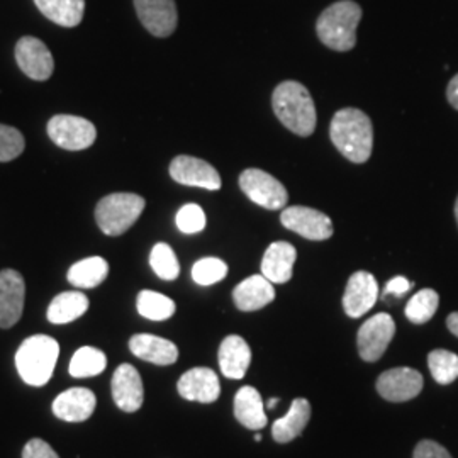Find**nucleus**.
<instances>
[{
	"label": "nucleus",
	"instance_id": "nucleus-1",
	"mask_svg": "<svg viewBox=\"0 0 458 458\" xmlns=\"http://www.w3.org/2000/svg\"><path fill=\"white\" fill-rule=\"evenodd\" d=\"M329 136L336 149L353 164H365L372 155V121L360 109L346 107L333 115Z\"/></svg>",
	"mask_w": 458,
	"mask_h": 458
},
{
	"label": "nucleus",
	"instance_id": "nucleus-2",
	"mask_svg": "<svg viewBox=\"0 0 458 458\" xmlns=\"http://www.w3.org/2000/svg\"><path fill=\"white\" fill-rule=\"evenodd\" d=\"M272 107L278 121L297 136H311L316 130V106L302 83L287 81L277 85L272 96Z\"/></svg>",
	"mask_w": 458,
	"mask_h": 458
},
{
	"label": "nucleus",
	"instance_id": "nucleus-3",
	"mask_svg": "<svg viewBox=\"0 0 458 458\" xmlns=\"http://www.w3.org/2000/svg\"><path fill=\"white\" fill-rule=\"evenodd\" d=\"M360 19V5L352 0H342L323 11L316 22V33L327 48L350 51L357 45V28Z\"/></svg>",
	"mask_w": 458,
	"mask_h": 458
},
{
	"label": "nucleus",
	"instance_id": "nucleus-4",
	"mask_svg": "<svg viewBox=\"0 0 458 458\" xmlns=\"http://www.w3.org/2000/svg\"><path fill=\"white\" fill-rule=\"evenodd\" d=\"M58 355L60 344L56 340L47 335H34L24 340L17 350V372L28 386L43 387L53 376Z\"/></svg>",
	"mask_w": 458,
	"mask_h": 458
},
{
	"label": "nucleus",
	"instance_id": "nucleus-5",
	"mask_svg": "<svg viewBox=\"0 0 458 458\" xmlns=\"http://www.w3.org/2000/svg\"><path fill=\"white\" fill-rule=\"evenodd\" d=\"M145 206V199L138 194L119 192L106 196L96 208L98 228L107 236H121L140 219Z\"/></svg>",
	"mask_w": 458,
	"mask_h": 458
},
{
	"label": "nucleus",
	"instance_id": "nucleus-6",
	"mask_svg": "<svg viewBox=\"0 0 458 458\" xmlns=\"http://www.w3.org/2000/svg\"><path fill=\"white\" fill-rule=\"evenodd\" d=\"M48 136L56 147L68 151L87 149L96 143V126L81 115H53L48 123Z\"/></svg>",
	"mask_w": 458,
	"mask_h": 458
},
{
	"label": "nucleus",
	"instance_id": "nucleus-7",
	"mask_svg": "<svg viewBox=\"0 0 458 458\" xmlns=\"http://www.w3.org/2000/svg\"><path fill=\"white\" fill-rule=\"evenodd\" d=\"M240 187L250 200L268 211H278L287 206V189L270 174L260 168H246L240 175Z\"/></svg>",
	"mask_w": 458,
	"mask_h": 458
},
{
	"label": "nucleus",
	"instance_id": "nucleus-8",
	"mask_svg": "<svg viewBox=\"0 0 458 458\" xmlns=\"http://www.w3.org/2000/svg\"><path fill=\"white\" fill-rule=\"evenodd\" d=\"M394 335L395 323L393 316L387 312H380L365 321L357 336L361 360L377 361L382 359L387 346L393 342Z\"/></svg>",
	"mask_w": 458,
	"mask_h": 458
},
{
	"label": "nucleus",
	"instance_id": "nucleus-9",
	"mask_svg": "<svg viewBox=\"0 0 458 458\" xmlns=\"http://www.w3.org/2000/svg\"><path fill=\"white\" fill-rule=\"evenodd\" d=\"M280 221L285 228L294 231L306 240L323 242L333 236V223L329 216L318 209L293 206L282 211Z\"/></svg>",
	"mask_w": 458,
	"mask_h": 458
},
{
	"label": "nucleus",
	"instance_id": "nucleus-10",
	"mask_svg": "<svg viewBox=\"0 0 458 458\" xmlns=\"http://www.w3.org/2000/svg\"><path fill=\"white\" fill-rule=\"evenodd\" d=\"M423 376L410 367L391 369L377 378V393L391 403H404L414 399L423 391Z\"/></svg>",
	"mask_w": 458,
	"mask_h": 458
},
{
	"label": "nucleus",
	"instance_id": "nucleus-11",
	"mask_svg": "<svg viewBox=\"0 0 458 458\" xmlns=\"http://www.w3.org/2000/svg\"><path fill=\"white\" fill-rule=\"evenodd\" d=\"M17 65L30 79L45 82L53 75L55 60L48 47L33 36H24L16 45Z\"/></svg>",
	"mask_w": 458,
	"mask_h": 458
},
{
	"label": "nucleus",
	"instance_id": "nucleus-12",
	"mask_svg": "<svg viewBox=\"0 0 458 458\" xmlns=\"http://www.w3.org/2000/svg\"><path fill=\"white\" fill-rule=\"evenodd\" d=\"M170 177L182 185L202 187L208 191H219L223 185L213 165L189 155H179L172 160Z\"/></svg>",
	"mask_w": 458,
	"mask_h": 458
},
{
	"label": "nucleus",
	"instance_id": "nucleus-13",
	"mask_svg": "<svg viewBox=\"0 0 458 458\" xmlns=\"http://www.w3.org/2000/svg\"><path fill=\"white\" fill-rule=\"evenodd\" d=\"M134 7L148 33L168 38L177 30L179 14L175 0H134Z\"/></svg>",
	"mask_w": 458,
	"mask_h": 458
},
{
	"label": "nucleus",
	"instance_id": "nucleus-14",
	"mask_svg": "<svg viewBox=\"0 0 458 458\" xmlns=\"http://www.w3.org/2000/svg\"><path fill=\"white\" fill-rule=\"evenodd\" d=\"M26 285L22 276L13 270L0 272V327L7 329L16 325L24 310Z\"/></svg>",
	"mask_w": 458,
	"mask_h": 458
},
{
	"label": "nucleus",
	"instance_id": "nucleus-15",
	"mask_svg": "<svg viewBox=\"0 0 458 458\" xmlns=\"http://www.w3.org/2000/svg\"><path fill=\"white\" fill-rule=\"evenodd\" d=\"M113 399L115 406L124 412H136L141 410L143 399H145V389H143V380L140 372L130 365L123 363L115 369L113 376Z\"/></svg>",
	"mask_w": 458,
	"mask_h": 458
},
{
	"label": "nucleus",
	"instance_id": "nucleus-16",
	"mask_svg": "<svg viewBox=\"0 0 458 458\" xmlns=\"http://www.w3.org/2000/svg\"><path fill=\"white\" fill-rule=\"evenodd\" d=\"M378 299V285L372 274L355 272L344 289V310L350 318H360L370 311Z\"/></svg>",
	"mask_w": 458,
	"mask_h": 458
},
{
	"label": "nucleus",
	"instance_id": "nucleus-17",
	"mask_svg": "<svg viewBox=\"0 0 458 458\" xmlns=\"http://www.w3.org/2000/svg\"><path fill=\"white\" fill-rule=\"evenodd\" d=\"M177 391L187 401L211 404L219 399L221 384L214 370L206 367H196L179 378Z\"/></svg>",
	"mask_w": 458,
	"mask_h": 458
},
{
	"label": "nucleus",
	"instance_id": "nucleus-18",
	"mask_svg": "<svg viewBox=\"0 0 458 458\" xmlns=\"http://www.w3.org/2000/svg\"><path fill=\"white\" fill-rule=\"evenodd\" d=\"M96 406V394L85 387H72L53 401V412L68 423H82L94 414Z\"/></svg>",
	"mask_w": 458,
	"mask_h": 458
},
{
	"label": "nucleus",
	"instance_id": "nucleus-19",
	"mask_svg": "<svg viewBox=\"0 0 458 458\" xmlns=\"http://www.w3.org/2000/svg\"><path fill=\"white\" fill-rule=\"evenodd\" d=\"M276 299L274 284L263 276H251L233 291V301L240 311H259Z\"/></svg>",
	"mask_w": 458,
	"mask_h": 458
},
{
	"label": "nucleus",
	"instance_id": "nucleus-20",
	"mask_svg": "<svg viewBox=\"0 0 458 458\" xmlns=\"http://www.w3.org/2000/svg\"><path fill=\"white\" fill-rule=\"evenodd\" d=\"M297 251L287 242H276L267 248L262 260V276L272 284H285L293 278Z\"/></svg>",
	"mask_w": 458,
	"mask_h": 458
},
{
	"label": "nucleus",
	"instance_id": "nucleus-21",
	"mask_svg": "<svg viewBox=\"0 0 458 458\" xmlns=\"http://www.w3.org/2000/svg\"><path fill=\"white\" fill-rule=\"evenodd\" d=\"M219 367L223 376L240 380L246 376L251 361V350L238 335H229L219 346Z\"/></svg>",
	"mask_w": 458,
	"mask_h": 458
},
{
	"label": "nucleus",
	"instance_id": "nucleus-22",
	"mask_svg": "<svg viewBox=\"0 0 458 458\" xmlns=\"http://www.w3.org/2000/svg\"><path fill=\"white\" fill-rule=\"evenodd\" d=\"M132 355L155 365H172L179 360V348L155 335H134L130 340Z\"/></svg>",
	"mask_w": 458,
	"mask_h": 458
},
{
	"label": "nucleus",
	"instance_id": "nucleus-23",
	"mask_svg": "<svg viewBox=\"0 0 458 458\" xmlns=\"http://www.w3.org/2000/svg\"><path fill=\"white\" fill-rule=\"evenodd\" d=\"M311 420V404L304 397L293 401L289 412L272 425V437L277 443H289L302 435Z\"/></svg>",
	"mask_w": 458,
	"mask_h": 458
},
{
	"label": "nucleus",
	"instance_id": "nucleus-24",
	"mask_svg": "<svg viewBox=\"0 0 458 458\" xmlns=\"http://www.w3.org/2000/svg\"><path fill=\"white\" fill-rule=\"evenodd\" d=\"M234 416L248 429L260 431L267 426V414H265L262 395L255 387L246 386L236 393Z\"/></svg>",
	"mask_w": 458,
	"mask_h": 458
},
{
	"label": "nucleus",
	"instance_id": "nucleus-25",
	"mask_svg": "<svg viewBox=\"0 0 458 458\" xmlns=\"http://www.w3.org/2000/svg\"><path fill=\"white\" fill-rule=\"evenodd\" d=\"M89 310V297L79 293L70 291L56 295L48 308V321L53 325H66L79 319Z\"/></svg>",
	"mask_w": 458,
	"mask_h": 458
},
{
	"label": "nucleus",
	"instance_id": "nucleus-26",
	"mask_svg": "<svg viewBox=\"0 0 458 458\" xmlns=\"http://www.w3.org/2000/svg\"><path fill=\"white\" fill-rule=\"evenodd\" d=\"M41 14L58 26L75 28L82 22L85 0H34Z\"/></svg>",
	"mask_w": 458,
	"mask_h": 458
},
{
	"label": "nucleus",
	"instance_id": "nucleus-27",
	"mask_svg": "<svg viewBox=\"0 0 458 458\" xmlns=\"http://www.w3.org/2000/svg\"><path fill=\"white\" fill-rule=\"evenodd\" d=\"M109 276V263L102 257H90L75 263L68 270V282L77 289H94Z\"/></svg>",
	"mask_w": 458,
	"mask_h": 458
},
{
	"label": "nucleus",
	"instance_id": "nucleus-28",
	"mask_svg": "<svg viewBox=\"0 0 458 458\" xmlns=\"http://www.w3.org/2000/svg\"><path fill=\"white\" fill-rule=\"evenodd\" d=\"M107 367V357L102 350L94 346H82L72 357L68 372L75 378H87V377L98 376Z\"/></svg>",
	"mask_w": 458,
	"mask_h": 458
},
{
	"label": "nucleus",
	"instance_id": "nucleus-29",
	"mask_svg": "<svg viewBox=\"0 0 458 458\" xmlns=\"http://www.w3.org/2000/svg\"><path fill=\"white\" fill-rule=\"evenodd\" d=\"M138 312L151 321H165L175 314V302L155 291H141L136 299Z\"/></svg>",
	"mask_w": 458,
	"mask_h": 458
},
{
	"label": "nucleus",
	"instance_id": "nucleus-30",
	"mask_svg": "<svg viewBox=\"0 0 458 458\" xmlns=\"http://www.w3.org/2000/svg\"><path fill=\"white\" fill-rule=\"evenodd\" d=\"M440 304V295L433 289H423L412 295L406 306V318L414 325L428 323Z\"/></svg>",
	"mask_w": 458,
	"mask_h": 458
},
{
	"label": "nucleus",
	"instance_id": "nucleus-31",
	"mask_svg": "<svg viewBox=\"0 0 458 458\" xmlns=\"http://www.w3.org/2000/svg\"><path fill=\"white\" fill-rule=\"evenodd\" d=\"M428 367L433 378L442 386H448L458 378V355L448 350H433L428 355Z\"/></svg>",
	"mask_w": 458,
	"mask_h": 458
},
{
	"label": "nucleus",
	"instance_id": "nucleus-32",
	"mask_svg": "<svg viewBox=\"0 0 458 458\" xmlns=\"http://www.w3.org/2000/svg\"><path fill=\"white\" fill-rule=\"evenodd\" d=\"M149 265L153 272L164 280H175L181 274V265L175 251L166 243H157L149 253Z\"/></svg>",
	"mask_w": 458,
	"mask_h": 458
},
{
	"label": "nucleus",
	"instance_id": "nucleus-33",
	"mask_svg": "<svg viewBox=\"0 0 458 458\" xmlns=\"http://www.w3.org/2000/svg\"><path fill=\"white\" fill-rule=\"evenodd\" d=\"M226 276L228 265L214 257L202 259L192 267V278L199 285H213L216 282H221Z\"/></svg>",
	"mask_w": 458,
	"mask_h": 458
},
{
	"label": "nucleus",
	"instance_id": "nucleus-34",
	"mask_svg": "<svg viewBox=\"0 0 458 458\" xmlns=\"http://www.w3.org/2000/svg\"><path fill=\"white\" fill-rule=\"evenodd\" d=\"M24 136L16 128L0 124V162H13L24 151Z\"/></svg>",
	"mask_w": 458,
	"mask_h": 458
},
{
	"label": "nucleus",
	"instance_id": "nucleus-35",
	"mask_svg": "<svg viewBox=\"0 0 458 458\" xmlns=\"http://www.w3.org/2000/svg\"><path fill=\"white\" fill-rule=\"evenodd\" d=\"M177 228L185 234H196L206 228V213L197 204H187L177 213Z\"/></svg>",
	"mask_w": 458,
	"mask_h": 458
},
{
	"label": "nucleus",
	"instance_id": "nucleus-36",
	"mask_svg": "<svg viewBox=\"0 0 458 458\" xmlns=\"http://www.w3.org/2000/svg\"><path fill=\"white\" fill-rule=\"evenodd\" d=\"M22 458H60L58 454L51 448V445L45 442V440H39V438H34L31 442L26 443L24 450H22Z\"/></svg>",
	"mask_w": 458,
	"mask_h": 458
},
{
	"label": "nucleus",
	"instance_id": "nucleus-37",
	"mask_svg": "<svg viewBox=\"0 0 458 458\" xmlns=\"http://www.w3.org/2000/svg\"><path fill=\"white\" fill-rule=\"evenodd\" d=\"M412 458H452V455L446 452V448H443L440 443L423 440L416 445Z\"/></svg>",
	"mask_w": 458,
	"mask_h": 458
},
{
	"label": "nucleus",
	"instance_id": "nucleus-38",
	"mask_svg": "<svg viewBox=\"0 0 458 458\" xmlns=\"http://www.w3.org/2000/svg\"><path fill=\"white\" fill-rule=\"evenodd\" d=\"M412 287H414V284L410 282L408 278L394 277L387 282L386 291H384V295H397V297H401V295L410 293Z\"/></svg>",
	"mask_w": 458,
	"mask_h": 458
},
{
	"label": "nucleus",
	"instance_id": "nucleus-39",
	"mask_svg": "<svg viewBox=\"0 0 458 458\" xmlns=\"http://www.w3.org/2000/svg\"><path fill=\"white\" fill-rule=\"evenodd\" d=\"M446 98H448L450 106L458 111V73L448 82V87H446Z\"/></svg>",
	"mask_w": 458,
	"mask_h": 458
},
{
	"label": "nucleus",
	"instance_id": "nucleus-40",
	"mask_svg": "<svg viewBox=\"0 0 458 458\" xmlns=\"http://www.w3.org/2000/svg\"><path fill=\"white\" fill-rule=\"evenodd\" d=\"M446 327L448 329L458 336V312H452L448 318H446Z\"/></svg>",
	"mask_w": 458,
	"mask_h": 458
},
{
	"label": "nucleus",
	"instance_id": "nucleus-41",
	"mask_svg": "<svg viewBox=\"0 0 458 458\" xmlns=\"http://www.w3.org/2000/svg\"><path fill=\"white\" fill-rule=\"evenodd\" d=\"M278 404V399L277 397H276V399H270V401H268V403H267V408H268V410H274V408H276V406H277Z\"/></svg>",
	"mask_w": 458,
	"mask_h": 458
},
{
	"label": "nucleus",
	"instance_id": "nucleus-42",
	"mask_svg": "<svg viewBox=\"0 0 458 458\" xmlns=\"http://www.w3.org/2000/svg\"><path fill=\"white\" fill-rule=\"evenodd\" d=\"M255 442H262V433H257V435H255Z\"/></svg>",
	"mask_w": 458,
	"mask_h": 458
},
{
	"label": "nucleus",
	"instance_id": "nucleus-43",
	"mask_svg": "<svg viewBox=\"0 0 458 458\" xmlns=\"http://www.w3.org/2000/svg\"><path fill=\"white\" fill-rule=\"evenodd\" d=\"M455 217H457V225H458V197H457V202H455Z\"/></svg>",
	"mask_w": 458,
	"mask_h": 458
}]
</instances>
